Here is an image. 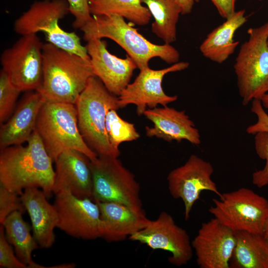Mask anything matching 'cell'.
<instances>
[{
  "label": "cell",
  "instance_id": "cell-17",
  "mask_svg": "<svg viewBox=\"0 0 268 268\" xmlns=\"http://www.w3.org/2000/svg\"><path fill=\"white\" fill-rule=\"evenodd\" d=\"M56 164L53 193L68 191L80 198L93 199L90 160L82 152L68 150L61 153Z\"/></svg>",
  "mask_w": 268,
  "mask_h": 268
},
{
  "label": "cell",
  "instance_id": "cell-30",
  "mask_svg": "<svg viewBox=\"0 0 268 268\" xmlns=\"http://www.w3.org/2000/svg\"><path fill=\"white\" fill-rule=\"evenodd\" d=\"M25 210L20 195L10 191L0 184V223L1 224L10 213Z\"/></svg>",
  "mask_w": 268,
  "mask_h": 268
},
{
  "label": "cell",
  "instance_id": "cell-8",
  "mask_svg": "<svg viewBox=\"0 0 268 268\" xmlns=\"http://www.w3.org/2000/svg\"><path fill=\"white\" fill-rule=\"evenodd\" d=\"M208 211L235 232L263 234L268 218V200L252 190L241 188L212 200Z\"/></svg>",
  "mask_w": 268,
  "mask_h": 268
},
{
  "label": "cell",
  "instance_id": "cell-11",
  "mask_svg": "<svg viewBox=\"0 0 268 268\" xmlns=\"http://www.w3.org/2000/svg\"><path fill=\"white\" fill-rule=\"evenodd\" d=\"M129 238L153 250L169 252V262L177 267L186 265L193 257L192 241L187 231L176 224L173 217L165 211Z\"/></svg>",
  "mask_w": 268,
  "mask_h": 268
},
{
  "label": "cell",
  "instance_id": "cell-28",
  "mask_svg": "<svg viewBox=\"0 0 268 268\" xmlns=\"http://www.w3.org/2000/svg\"><path fill=\"white\" fill-rule=\"evenodd\" d=\"M21 92L1 69L0 73V125L5 122L13 113L16 100Z\"/></svg>",
  "mask_w": 268,
  "mask_h": 268
},
{
  "label": "cell",
  "instance_id": "cell-9",
  "mask_svg": "<svg viewBox=\"0 0 268 268\" xmlns=\"http://www.w3.org/2000/svg\"><path fill=\"white\" fill-rule=\"evenodd\" d=\"M90 168L94 201L120 203L143 210L139 184L118 157L98 156L90 160Z\"/></svg>",
  "mask_w": 268,
  "mask_h": 268
},
{
  "label": "cell",
  "instance_id": "cell-13",
  "mask_svg": "<svg viewBox=\"0 0 268 268\" xmlns=\"http://www.w3.org/2000/svg\"><path fill=\"white\" fill-rule=\"evenodd\" d=\"M56 195L58 228L68 235L85 240L101 238V220L98 203L93 200L78 198L68 191Z\"/></svg>",
  "mask_w": 268,
  "mask_h": 268
},
{
  "label": "cell",
  "instance_id": "cell-2",
  "mask_svg": "<svg viewBox=\"0 0 268 268\" xmlns=\"http://www.w3.org/2000/svg\"><path fill=\"white\" fill-rule=\"evenodd\" d=\"M43 78L36 90L47 101L75 104L95 76L90 58H83L47 42L43 46Z\"/></svg>",
  "mask_w": 268,
  "mask_h": 268
},
{
  "label": "cell",
  "instance_id": "cell-31",
  "mask_svg": "<svg viewBox=\"0 0 268 268\" xmlns=\"http://www.w3.org/2000/svg\"><path fill=\"white\" fill-rule=\"evenodd\" d=\"M0 267L5 268H27L14 253L5 235L3 226H0Z\"/></svg>",
  "mask_w": 268,
  "mask_h": 268
},
{
  "label": "cell",
  "instance_id": "cell-6",
  "mask_svg": "<svg viewBox=\"0 0 268 268\" xmlns=\"http://www.w3.org/2000/svg\"><path fill=\"white\" fill-rule=\"evenodd\" d=\"M234 65L239 94L246 106L268 93V21L248 29Z\"/></svg>",
  "mask_w": 268,
  "mask_h": 268
},
{
  "label": "cell",
  "instance_id": "cell-20",
  "mask_svg": "<svg viewBox=\"0 0 268 268\" xmlns=\"http://www.w3.org/2000/svg\"><path fill=\"white\" fill-rule=\"evenodd\" d=\"M96 202L100 211L101 238L107 241H123L144 228L150 221L144 210L117 202Z\"/></svg>",
  "mask_w": 268,
  "mask_h": 268
},
{
  "label": "cell",
  "instance_id": "cell-39",
  "mask_svg": "<svg viewBox=\"0 0 268 268\" xmlns=\"http://www.w3.org/2000/svg\"></svg>",
  "mask_w": 268,
  "mask_h": 268
},
{
  "label": "cell",
  "instance_id": "cell-35",
  "mask_svg": "<svg viewBox=\"0 0 268 268\" xmlns=\"http://www.w3.org/2000/svg\"><path fill=\"white\" fill-rule=\"evenodd\" d=\"M196 0H176L181 9V14L186 15L190 13Z\"/></svg>",
  "mask_w": 268,
  "mask_h": 268
},
{
  "label": "cell",
  "instance_id": "cell-37",
  "mask_svg": "<svg viewBox=\"0 0 268 268\" xmlns=\"http://www.w3.org/2000/svg\"><path fill=\"white\" fill-rule=\"evenodd\" d=\"M263 234L268 243V218L266 220Z\"/></svg>",
  "mask_w": 268,
  "mask_h": 268
},
{
  "label": "cell",
  "instance_id": "cell-5",
  "mask_svg": "<svg viewBox=\"0 0 268 268\" xmlns=\"http://www.w3.org/2000/svg\"><path fill=\"white\" fill-rule=\"evenodd\" d=\"M35 130L54 161L68 150L80 151L90 160L98 157L81 134L75 104L46 101L38 115Z\"/></svg>",
  "mask_w": 268,
  "mask_h": 268
},
{
  "label": "cell",
  "instance_id": "cell-24",
  "mask_svg": "<svg viewBox=\"0 0 268 268\" xmlns=\"http://www.w3.org/2000/svg\"><path fill=\"white\" fill-rule=\"evenodd\" d=\"M22 213L18 210L12 212L1 224L6 239L13 246L17 258L28 268H46L36 263L32 259L33 252L39 246L31 234V228L23 219Z\"/></svg>",
  "mask_w": 268,
  "mask_h": 268
},
{
  "label": "cell",
  "instance_id": "cell-3",
  "mask_svg": "<svg viewBox=\"0 0 268 268\" xmlns=\"http://www.w3.org/2000/svg\"><path fill=\"white\" fill-rule=\"evenodd\" d=\"M80 30L86 41L103 38L114 41L126 52L139 69L149 67V62L154 58H159L168 64L179 62L180 53L175 47L171 44L151 42L120 16H93Z\"/></svg>",
  "mask_w": 268,
  "mask_h": 268
},
{
  "label": "cell",
  "instance_id": "cell-27",
  "mask_svg": "<svg viewBox=\"0 0 268 268\" xmlns=\"http://www.w3.org/2000/svg\"><path fill=\"white\" fill-rule=\"evenodd\" d=\"M116 110L111 109L107 113L106 129L111 145L115 150L120 152L119 146L121 143L136 140L140 135L134 124L121 118Z\"/></svg>",
  "mask_w": 268,
  "mask_h": 268
},
{
  "label": "cell",
  "instance_id": "cell-4",
  "mask_svg": "<svg viewBox=\"0 0 268 268\" xmlns=\"http://www.w3.org/2000/svg\"><path fill=\"white\" fill-rule=\"evenodd\" d=\"M78 128L85 141L98 156L118 157L120 152L111 145L106 133V119L111 109H120L118 96L92 76L75 104Z\"/></svg>",
  "mask_w": 268,
  "mask_h": 268
},
{
  "label": "cell",
  "instance_id": "cell-36",
  "mask_svg": "<svg viewBox=\"0 0 268 268\" xmlns=\"http://www.w3.org/2000/svg\"><path fill=\"white\" fill-rule=\"evenodd\" d=\"M260 100L264 108L268 109V93L266 94Z\"/></svg>",
  "mask_w": 268,
  "mask_h": 268
},
{
  "label": "cell",
  "instance_id": "cell-10",
  "mask_svg": "<svg viewBox=\"0 0 268 268\" xmlns=\"http://www.w3.org/2000/svg\"><path fill=\"white\" fill-rule=\"evenodd\" d=\"M43 44L36 34L22 35L1 53L2 69L21 91L37 90L41 84Z\"/></svg>",
  "mask_w": 268,
  "mask_h": 268
},
{
  "label": "cell",
  "instance_id": "cell-19",
  "mask_svg": "<svg viewBox=\"0 0 268 268\" xmlns=\"http://www.w3.org/2000/svg\"><path fill=\"white\" fill-rule=\"evenodd\" d=\"M46 101L36 90L30 91L23 97L9 118L0 125V149L28 141L35 129L41 109Z\"/></svg>",
  "mask_w": 268,
  "mask_h": 268
},
{
  "label": "cell",
  "instance_id": "cell-33",
  "mask_svg": "<svg viewBox=\"0 0 268 268\" xmlns=\"http://www.w3.org/2000/svg\"><path fill=\"white\" fill-rule=\"evenodd\" d=\"M251 111L256 115L257 121L246 128V132L249 134L255 135L259 132H268V114L260 100L255 99L252 101Z\"/></svg>",
  "mask_w": 268,
  "mask_h": 268
},
{
  "label": "cell",
  "instance_id": "cell-23",
  "mask_svg": "<svg viewBox=\"0 0 268 268\" xmlns=\"http://www.w3.org/2000/svg\"><path fill=\"white\" fill-rule=\"evenodd\" d=\"M235 236L230 267L268 268V243L263 234L237 231Z\"/></svg>",
  "mask_w": 268,
  "mask_h": 268
},
{
  "label": "cell",
  "instance_id": "cell-22",
  "mask_svg": "<svg viewBox=\"0 0 268 268\" xmlns=\"http://www.w3.org/2000/svg\"><path fill=\"white\" fill-rule=\"evenodd\" d=\"M247 21L245 10L236 11L207 35L200 46L202 55L218 64L226 61L234 53L239 44V41L234 40L235 32Z\"/></svg>",
  "mask_w": 268,
  "mask_h": 268
},
{
  "label": "cell",
  "instance_id": "cell-29",
  "mask_svg": "<svg viewBox=\"0 0 268 268\" xmlns=\"http://www.w3.org/2000/svg\"><path fill=\"white\" fill-rule=\"evenodd\" d=\"M255 147L258 156L266 160L263 169L256 171L252 175V183L258 188L268 185V132L257 133L255 134Z\"/></svg>",
  "mask_w": 268,
  "mask_h": 268
},
{
  "label": "cell",
  "instance_id": "cell-25",
  "mask_svg": "<svg viewBox=\"0 0 268 268\" xmlns=\"http://www.w3.org/2000/svg\"><path fill=\"white\" fill-rule=\"evenodd\" d=\"M145 4L154 21L152 32L165 44H171L177 38V24L181 9L176 0H140Z\"/></svg>",
  "mask_w": 268,
  "mask_h": 268
},
{
  "label": "cell",
  "instance_id": "cell-34",
  "mask_svg": "<svg viewBox=\"0 0 268 268\" xmlns=\"http://www.w3.org/2000/svg\"><path fill=\"white\" fill-rule=\"evenodd\" d=\"M221 17L225 19L235 12L236 0H211Z\"/></svg>",
  "mask_w": 268,
  "mask_h": 268
},
{
  "label": "cell",
  "instance_id": "cell-18",
  "mask_svg": "<svg viewBox=\"0 0 268 268\" xmlns=\"http://www.w3.org/2000/svg\"><path fill=\"white\" fill-rule=\"evenodd\" d=\"M143 115L153 124L152 127H145L148 137L168 142L186 140L196 145L201 143L199 131L185 110L179 111L167 105L147 109Z\"/></svg>",
  "mask_w": 268,
  "mask_h": 268
},
{
  "label": "cell",
  "instance_id": "cell-7",
  "mask_svg": "<svg viewBox=\"0 0 268 268\" xmlns=\"http://www.w3.org/2000/svg\"><path fill=\"white\" fill-rule=\"evenodd\" d=\"M68 13L67 0H43L34 2L14 21L13 30L21 36L42 32L47 42L83 58L89 56L85 46L74 32L66 31L59 22Z\"/></svg>",
  "mask_w": 268,
  "mask_h": 268
},
{
  "label": "cell",
  "instance_id": "cell-12",
  "mask_svg": "<svg viewBox=\"0 0 268 268\" xmlns=\"http://www.w3.org/2000/svg\"><path fill=\"white\" fill-rule=\"evenodd\" d=\"M214 169L211 164L196 154H192L187 161L170 172L167 180L169 191L175 199H181L185 208V218L190 217L192 208L201 193L212 192L221 195L212 180Z\"/></svg>",
  "mask_w": 268,
  "mask_h": 268
},
{
  "label": "cell",
  "instance_id": "cell-38",
  "mask_svg": "<svg viewBox=\"0 0 268 268\" xmlns=\"http://www.w3.org/2000/svg\"><path fill=\"white\" fill-rule=\"evenodd\" d=\"M260 0V1H262V0Z\"/></svg>",
  "mask_w": 268,
  "mask_h": 268
},
{
  "label": "cell",
  "instance_id": "cell-1",
  "mask_svg": "<svg viewBox=\"0 0 268 268\" xmlns=\"http://www.w3.org/2000/svg\"><path fill=\"white\" fill-rule=\"evenodd\" d=\"M27 142L0 149V184L19 195L25 189L40 188L49 198L53 193L54 161L35 129Z\"/></svg>",
  "mask_w": 268,
  "mask_h": 268
},
{
  "label": "cell",
  "instance_id": "cell-21",
  "mask_svg": "<svg viewBox=\"0 0 268 268\" xmlns=\"http://www.w3.org/2000/svg\"><path fill=\"white\" fill-rule=\"evenodd\" d=\"M20 197L30 216L33 235L39 246L50 248L55 243L54 230L59 223L55 205L48 202L44 192L38 188L25 189Z\"/></svg>",
  "mask_w": 268,
  "mask_h": 268
},
{
  "label": "cell",
  "instance_id": "cell-15",
  "mask_svg": "<svg viewBox=\"0 0 268 268\" xmlns=\"http://www.w3.org/2000/svg\"><path fill=\"white\" fill-rule=\"evenodd\" d=\"M235 243V232L214 217L201 224L192 241L201 268H230Z\"/></svg>",
  "mask_w": 268,
  "mask_h": 268
},
{
  "label": "cell",
  "instance_id": "cell-14",
  "mask_svg": "<svg viewBox=\"0 0 268 268\" xmlns=\"http://www.w3.org/2000/svg\"><path fill=\"white\" fill-rule=\"evenodd\" d=\"M189 67L187 62H179L161 69H153L149 67L139 69L138 75L134 81L129 83L118 96L120 108L129 104L136 106L137 115H143L149 108L162 106L177 100V95H167L162 88V81L167 74L180 71Z\"/></svg>",
  "mask_w": 268,
  "mask_h": 268
},
{
  "label": "cell",
  "instance_id": "cell-26",
  "mask_svg": "<svg viewBox=\"0 0 268 268\" xmlns=\"http://www.w3.org/2000/svg\"><path fill=\"white\" fill-rule=\"evenodd\" d=\"M89 5L92 16L118 15L138 26L147 25L152 17L140 0H89Z\"/></svg>",
  "mask_w": 268,
  "mask_h": 268
},
{
  "label": "cell",
  "instance_id": "cell-32",
  "mask_svg": "<svg viewBox=\"0 0 268 268\" xmlns=\"http://www.w3.org/2000/svg\"><path fill=\"white\" fill-rule=\"evenodd\" d=\"M69 5V12L74 20L72 26L74 28L80 29L91 20L89 5V0H67Z\"/></svg>",
  "mask_w": 268,
  "mask_h": 268
},
{
  "label": "cell",
  "instance_id": "cell-16",
  "mask_svg": "<svg viewBox=\"0 0 268 268\" xmlns=\"http://www.w3.org/2000/svg\"><path fill=\"white\" fill-rule=\"evenodd\" d=\"M85 46L93 73L112 94L119 96L130 83L134 70L137 68L134 61L127 55L125 59L112 54L105 41L93 38Z\"/></svg>",
  "mask_w": 268,
  "mask_h": 268
}]
</instances>
